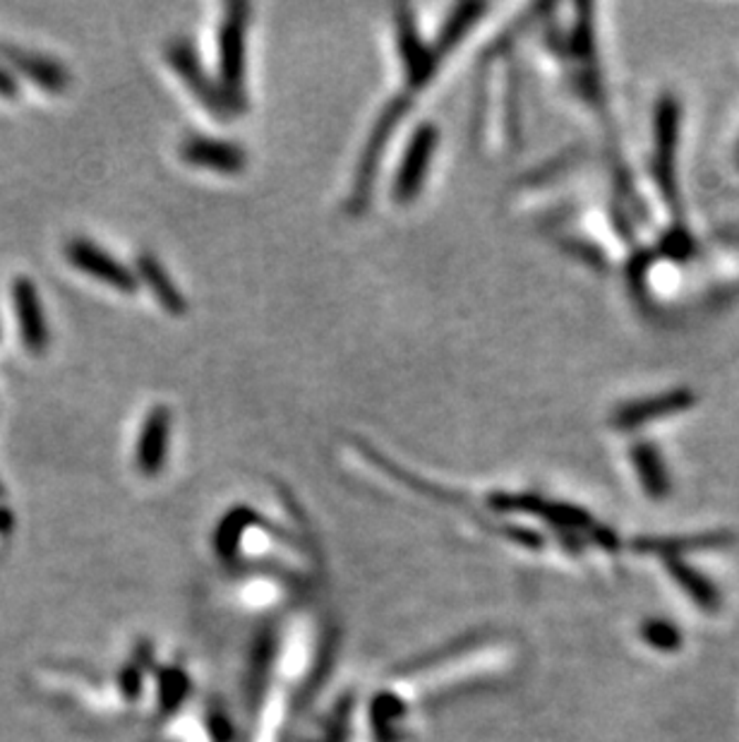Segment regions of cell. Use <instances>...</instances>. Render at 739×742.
I'll return each instance as SVG.
<instances>
[{"label": "cell", "mask_w": 739, "mask_h": 742, "mask_svg": "<svg viewBox=\"0 0 739 742\" xmlns=\"http://www.w3.org/2000/svg\"><path fill=\"white\" fill-rule=\"evenodd\" d=\"M696 404V394L687 388H677V390H667L661 394L646 396V400H638L622 406L615 416H612V425L620 431H636L641 425H646L655 418L663 416H673L679 414V411H687Z\"/></svg>", "instance_id": "8992f818"}, {"label": "cell", "mask_w": 739, "mask_h": 742, "mask_svg": "<svg viewBox=\"0 0 739 742\" xmlns=\"http://www.w3.org/2000/svg\"><path fill=\"white\" fill-rule=\"evenodd\" d=\"M0 96H3V99H18L20 96L18 80L15 75H12L10 67H6L3 63H0Z\"/></svg>", "instance_id": "e0dca14e"}, {"label": "cell", "mask_w": 739, "mask_h": 742, "mask_svg": "<svg viewBox=\"0 0 739 742\" xmlns=\"http://www.w3.org/2000/svg\"><path fill=\"white\" fill-rule=\"evenodd\" d=\"M0 61L8 63L12 71L22 73L36 87L46 92H63L70 85V75L61 63H55L49 56H41V53L8 44V41H0Z\"/></svg>", "instance_id": "ba28073f"}, {"label": "cell", "mask_w": 739, "mask_h": 742, "mask_svg": "<svg viewBox=\"0 0 739 742\" xmlns=\"http://www.w3.org/2000/svg\"><path fill=\"white\" fill-rule=\"evenodd\" d=\"M247 6H233L219 34L221 87L229 106L239 108L245 89V24Z\"/></svg>", "instance_id": "7a4b0ae2"}, {"label": "cell", "mask_w": 739, "mask_h": 742, "mask_svg": "<svg viewBox=\"0 0 739 742\" xmlns=\"http://www.w3.org/2000/svg\"><path fill=\"white\" fill-rule=\"evenodd\" d=\"M169 439H171V411L166 406H155L142 423L135 449V464L145 476H157L163 469L166 455H169Z\"/></svg>", "instance_id": "52a82bcc"}, {"label": "cell", "mask_w": 739, "mask_h": 742, "mask_svg": "<svg viewBox=\"0 0 739 742\" xmlns=\"http://www.w3.org/2000/svg\"><path fill=\"white\" fill-rule=\"evenodd\" d=\"M169 61L176 67V73H180V77L188 82V87L198 94L209 108H214V112H224L226 102L221 99L212 85H209V80L202 75V67L188 44H180V41L173 44L169 49Z\"/></svg>", "instance_id": "4fadbf2b"}, {"label": "cell", "mask_w": 739, "mask_h": 742, "mask_svg": "<svg viewBox=\"0 0 739 742\" xmlns=\"http://www.w3.org/2000/svg\"><path fill=\"white\" fill-rule=\"evenodd\" d=\"M694 251V241L689 239V233L685 229H673L661 243V253L673 257V259H687Z\"/></svg>", "instance_id": "2e32d148"}, {"label": "cell", "mask_w": 739, "mask_h": 742, "mask_svg": "<svg viewBox=\"0 0 739 742\" xmlns=\"http://www.w3.org/2000/svg\"><path fill=\"white\" fill-rule=\"evenodd\" d=\"M65 255L80 272L89 274V277L96 282L108 284L110 288H116V292L120 294H133L137 288L135 274L123 263H118L114 255L106 253L104 247H99L87 239L70 241L65 247Z\"/></svg>", "instance_id": "3957f363"}, {"label": "cell", "mask_w": 739, "mask_h": 742, "mask_svg": "<svg viewBox=\"0 0 739 742\" xmlns=\"http://www.w3.org/2000/svg\"><path fill=\"white\" fill-rule=\"evenodd\" d=\"M437 137L440 135L435 126H421L415 130L413 140L407 149V157H403L401 167H399L397 183H394V198L399 202L407 204L418 195V192H421L432 155H435V149H437Z\"/></svg>", "instance_id": "5b68a950"}, {"label": "cell", "mask_w": 739, "mask_h": 742, "mask_svg": "<svg viewBox=\"0 0 739 742\" xmlns=\"http://www.w3.org/2000/svg\"><path fill=\"white\" fill-rule=\"evenodd\" d=\"M665 568H667V574L673 576V582L689 596L694 606H699L706 613L720 611V606H722L720 589H718V584L710 582L701 570H696L694 565H689V562L682 560V558L665 560Z\"/></svg>", "instance_id": "8fae6325"}, {"label": "cell", "mask_w": 739, "mask_h": 742, "mask_svg": "<svg viewBox=\"0 0 739 742\" xmlns=\"http://www.w3.org/2000/svg\"><path fill=\"white\" fill-rule=\"evenodd\" d=\"M634 471L644 486L646 495H651L653 500H663L671 492V474H667V466L663 462V455L655 449L651 443H636L630 452Z\"/></svg>", "instance_id": "7c38bea8"}, {"label": "cell", "mask_w": 739, "mask_h": 742, "mask_svg": "<svg viewBox=\"0 0 739 742\" xmlns=\"http://www.w3.org/2000/svg\"><path fill=\"white\" fill-rule=\"evenodd\" d=\"M137 274H139V279H142L147 286H149V292L155 294V298L159 300V304L173 312V315H183L188 304H186V298L183 294L178 292L176 284L171 282L169 274L163 272L161 263L157 257H151V255H139L137 257Z\"/></svg>", "instance_id": "5bb4252c"}, {"label": "cell", "mask_w": 739, "mask_h": 742, "mask_svg": "<svg viewBox=\"0 0 739 742\" xmlns=\"http://www.w3.org/2000/svg\"><path fill=\"white\" fill-rule=\"evenodd\" d=\"M12 306H15V320L24 349L34 356L46 353L51 341L49 320L30 277H18L12 282Z\"/></svg>", "instance_id": "277c9868"}, {"label": "cell", "mask_w": 739, "mask_h": 742, "mask_svg": "<svg viewBox=\"0 0 739 742\" xmlns=\"http://www.w3.org/2000/svg\"><path fill=\"white\" fill-rule=\"evenodd\" d=\"M682 106L673 94H663L655 104L653 118V178L658 183L665 202L679 210V181H677V147H679Z\"/></svg>", "instance_id": "6da1fadb"}, {"label": "cell", "mask_w": 739, "mask_h": 742, "mask_svg": "<svg viewBox=\"0 0 739 742\" xmlns=\"http://www.w3.org/2000/svg\"><path fill=\"white\" fill-rule=\"evenodd\" d=\"M10 527H12V515L10 510H6V507H0V533L10 531Z\"/></svg>", "instance_id": "ac0fdd59"}, {"label": "cell", "mask_w": 739, "mask_h": 742, "mask_svg": "<svg viewBox=\"0 0 739 742\" xmlns=\"http://www.w3.org/2000/svg\"><path fill=\"white\" fill-rule=\"evenodd\" d=\"M735 541L730 531H706L694 536H673V539H641L634 543L641 553H655L663 560H675L692 551H710V548H725Z\"/></svg>", "instance_id": "30bf717a"}, {"label": "cell", "mask_w": 739, "mask_h": 742, "mask_svg": "<svg viewBox=\"0 0 739 742\" xmlns=\"http://www.w3.org/2000/svg\"><path fill=\"white\" fill-rule=\"evenodd\" d=\"M0 495H3V486H0Z\"/></svg>", "instance_id": "ffe728a7"}, {"label": "cell", "mask_w": 739, "mask_h": 742, "mask_svg": "<svg viewBox=\"0 0 739 742\" xmlns=\"http://www.w3.org/2000/svg\"><path fill=\"white\" fill-rule=\"evenodd\" d=\"M641 639H644L651 649L663 654L679 651L682 642H685L682 629L675 623L665 621V617H648V621H644V625H641Z\"/></svg>", "instance_id": "9a60e30c"}, {"label": "cell", "mask_w": 739, "mask_h": 742, "mask_svg": "<svg viewBox=\"0 0 739 742\" xmlns=\"http://www.w3.org/2000/svg\"><path fill=\"white\" fill-rule=\"evenodd\" d=\"M180 157H183L192 167H202V169H212L221 173H239L245 167V155L241 147L221 142V140H209V137H190V140L183 142L180 147Z\"/></svg>", "instance_id": "9c48e42d"}, {"label": "cell", "mask_w": 739, "mask_h": 742, "mask_svg": "<svg viewBox=\"0 0 739 742\" xmlns=\"http://www.w3.org/2000/svg\"><path fill=\"white\" fill-rule=\"evenodd\" d=\"M737 163H739V145H737Z\"/></svg>", "instance_id": "d6986e66"}]
</instances>
